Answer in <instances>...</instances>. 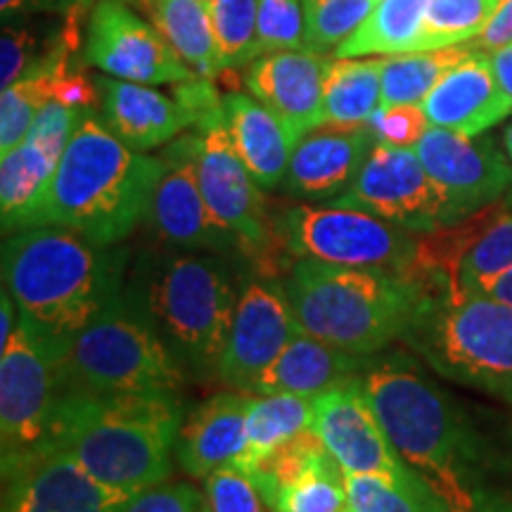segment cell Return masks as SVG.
Returning a JSON list of instances; mask_svg holds the SVG:
<instances>
[{
    "mask_svg": "<svg viewBox=\"0 0 512 512\" xmlns=\"http://www.w3.org/2000/svg\"><path fill=\"white\" fill-rule=\"evenodd\" d=\"M418 356L384 349L361 382L403 463L448 512H512V420L467 403Z\"/></svg>",
    "mask_w": 512,
    "mask_h": 512,
    "instance_id": "1",
    "label": "cell"
},
{
    "mask_svg": "<svg viewBox=\"0 0 512 512\" xmlns=\"http://www.w3.org/2000/svg\"><path fill=\"white\" fill-rule=\"evenodd\" d=\"M126 252L62 226H31L3 240V285L46 337L57 361L126 287ZM60 366V363H57Z\"/></svg>",
    "mask_w": 512,
    "mask_h": 512,
    "instance_id": "2",
    "label": "cell"
},
{
    "mask_svg": "<svg viewBox=\"0 0 512 512\" xmlns=\"http://www.w3.org/2000/svg\"><path fill=\"white\" fill-rule=\"evenodd\" d=\"M183 418L178 394L60 392L38 446L72 453L98 482L138 496L169 482Z\"/></svg>",
    "mask_w": 512,
    "mask_h": 512,
    "instance_id": "3",
    "label": "cell"
},
{
    "mask_svg": "<svg viewBox=\"0 0 512 512\" xmlns=\"http://www.w3.org/2000/svg\"><path fill=\"white\" fill-rule=\"evenodd\" d=\"M162 174V157L121 143L95 110H86L27 228L62 226L112 247L147 219Z\"/></svg>",
    "mask_w": 512,
    "mask_h": 512,
    "instance_id": "4",
    "label": "cell"
},
{
    "mask_svg": "<svg viewBox=\"0 0 512 512\" xmlns=\"http://www.w3.org/2000/svg\"><path fill=\"white\" fill-rule=\"evenodd\" d=\"M126 292L150 318L185 373L219 377L238 292L219 254L200 249L147 252Z\"/></svg>",
    "mask_w": 512,
    "mask_h": 512,
    "instance_id": "5",
    "label": "cell"
},
{
    "mask_svg": "<svg viewBox=\"0 0 512 512\" xmlns=\"http://www.w3.org/2000/svg\"><path fill=\"white\" fill-rule=\"evenodd\" d=\"M299 325L356 356L401 342L430 292L415 278L297 259L283 283Z\"/></svg>",
    "mask_w": 512,
    "mask_h": 512,
    "instance_id": "6",
    "label": "cell"
},
{
    "mask_svg": "<svg viewBox=\"0 0 512 512\" xmlns=\"http://www.w3.org/2000/svg\"><path fill=\"white\" fill-rule=\"evenodd\" d=\"M444 377L512 408V306L477 292L430 294L401 339Z\"/></svg>",
    "mask_w": 512,
    "mask_h": 512,
    "instance_id": "7",
    "label": "cell"
},
{
    "mask_svg": "<svg viewBox=\"0 0 512 512\" xmlns=\"http://www.w3.org/2000/svg\"><path fill=\"white\" fill-rule=\"evenodd\" d=\"M60 392L178 394L185 370L124 292L83 328L57 366Z\"/></svg>",
    "mask_w": 512,
    "mask_h": 512,
    "instance_id": "8",
    "label": "cell"
},
{
    "mask_svg": "<svg viewBox=\"0 0 512 512\" xmlns=\"http://www.w3.org/2000/svg\"><path fill=\"white\" fill-rule=\"evenodd\" d=\"M283 240L294 259L366 268L413 278L420 235L354 207L297 204L280 221Z\"/></svg>",
    "mask_w": 512,
    "mask_h": 512,
    "instance_id": "9",
    "label": "cell"
},
{
    "mask_svg": "<svg viewBox=\"0 0 512 512\" xmlns=\"http://www.w3.org/2000/svg\"><path fill=\"white\" fill-rule=\"evenodd\" d=\"M57 354L27 318L0 347V448L3 465L46 439L60 399Z\"/></svg>",
    "mask_w": 512,
    "mask_h": 512,
    "instance_id": "10",
    "label": "cell"
},
{
    "mask_svg": "<svg viewBox=\"0 0 512 512\" xmlns=\"http://www.w3.org/2000/svg\"><path fill=\"white\" fill-rule=\"evenodd\" d=\"M330 204L370 211L415 235L465 221L446 192L427 174L413 147L375 143L354 185Z\"/></svg>",
    "mask_w": 512,
    "mask_h": 512,
    "instance_id": "11",
    "label": "cell"
},
{
    "mask_svg": "<svg viewBox=\"0 0 512 512\" xmlns=\"http://www.w3.org/2000/svg\"><path fill=\"white\" fill-rule=\"evenodd\" d=\"M313 432L349 475L384 477L406 489L427 486L401 460L361 375L313 396Z\"/></svg>",
    "mask_w": 512,
    "mask_h": 512,
    "instance_id": "12",
    "label": "cell"
},
{
    "mask_svg": "<svg viewBox=\"0 0 512 512\" xmlns=\"http://www.w3.org/2000/svg\"><path fill=\"white\" fill-rule=\"evenodd\" d=\"M83 64L112 79L176 86L197 79L155 24L119 0H98L88 17Z\"/></svg>",
    "mask_w": 512,
    "mask_h": 512,
    "instance_id": "13",
    "label": "cell"
},
{
    "mask_svg": "<svg viewBox=\"0 0 512 512\" xmlns=\"http://www.w3.org/2000/svg\"><path fill=\"white\" fill-rule=\"evenodd\" d=\"M131 498L60 448L38 446L3 465V512H121Z\"/></svg>",
    "mask_w": 512,
    "mask_h": 512,
    "instance_id": "14",
    "label": "cell"
},
{
    "mask_svg": "<svg viewBox=\"0 0 512 512\" xmlns=\"http://www.w3.org/2000/svg\"><path fill=\"white\" fill-rule=\"evenodd\" d=\"M197 178L216 219L238 235L242 249H264L271 242L264 188L254 181L230 140L223 107L195 126Z\"/></svg>",
    "mask_w": 512,
    "mask_h": 512,
    "instance_id": "15",
    "label": "cell"
},
{
    "mask_svg": "<svg viewBox=\"0 0 512 512\" xmlns=\"http://www.w3.org/2000/svg\"><path fill=\"white\" fill-rule=\"evenodd\" d=\"M164 174L152 195L147 223L166 247L228 252L242 247L238 235L204 200L197 178V133L181 136L164 152Z\"/></svg>",
    "mask_w": 512,
    "mask_h": 512,
    "instance_id": "16",
    "label": "cell"
},
{
    "mask_svg": "<svg viewBox=\"0 0 512 512\" xmlns=\"http://www.w3.org/2000/svg\"><path fill=\"white\" fill-rule=\"evenodd\" d=\"M413 150L463 219L508 195L512 166L503 143L486 133L460 136L432 126Z\"/></svg>",
    "mask_w": 512,
    "mask_h": 512,
    "instance_id": "17",
    "label": "cell"
},
{
    "mask_svg": "<svg viewBox=\"0 0 512 512\" xmlns=\"http://www.w3.org/2000/svg\"><path fill=\"white\" fill-rule=\"evenodd\" d=\"M302 325L294 316L283 287L249 278L242 283L233 325L223 351L219 377L238 392H254V384L283 354Z\"/></svg>",
    "mask_w": 512,
    "mask_h": 512,
    "instance_id": "18",
    "label": "cell"
},
{
    "mask_svg": "<svg viewBox=\"0 0 512 512\" xmlns=\"http://www.w3.org/2000/svg\"><path fill=\"white\" fill-rule=\"evenodd\" d=\"M79 114L57 100L48 102L27 138L0 157V219L5 235L27 228L34 211L41 207Z\"/></svg>",
    "mask_w": 512,
    "mask_h": 512,
    "instance_id": "19",
    "label": "cell"
},
{
    "mask_svg": "<svg viewBox=\"0 0 512 512\" xmlns=\"http://www.w3.org/2000/svg\"><path fill=\"white\" fill-rule=\"evenodd\" d=\"M330 62L328 55L309 48L275 50L249 62L242 81L247 93L278 114L299 140L323 126V93Z\"/></svg>",
    "mask_w": 512,
    "mask_h": 512,
    "instance_id": "20",
    "label": "cell"
},
{
    "mask_svg": "<svg viewBox=\"0 0 512 512\" xmlns=\"http://www.w3.org/2000/svg\"><path fill=\"white\" fill-rule=\"evenodd\" d=\"M373 147L368 126L313 128L294 145L283 188L306 202H335L354 185Z\"/></svg>",
    "mask_w": 512,
    "mask_h": 512,
    "instance_id": "21",
    "label": "cell"
},
{
    "mask_svg": "<svg viewBox=\"0 0 512 512\" xmlns=\"http://www.w3.org/2000/svg\"><path fill=\"white\" fill-rule=\"evenodd\" d=\"M100 117L121 143L138 152L155 150L195 126L197 117L176 91L166 95L155 86L95 76Z\"/></svg>",
    "mask_w": 512,
    "mask_h": 512,
    "instance_id": "22",
    "label": "cell"
},
{
    "mask_svg": "<svg viewBox=\"0 0 512 512\" xmlns=\"http://www.w3.org/2000/svg\"><path fill=\"white\" fill-rule=\"evenodd\" d=\"M422 110L432 126L460 136H482L510 117L512 98L498 83L489 55L472 50L422 100Z\"/></svg>",
    "mask_w": 512,
    "mask_h": 512,
    "instance_id": "23",
    "label": "cell"
},
{
    "mask_svg": "<svg viewBox=\"0 0 512 512\" xmlns=\"http://www.w3.org/2000/svg\"><path fill=\"white\" fill-rule=\"evenodd\" d=\"M95 8V5H93ZM93 10L69 15H29L3 22L0 34V86L55 64L83 62L88 17Z\"/></svg>",
    "mask_w": 512,
    "mask_h": 512,
    "instance_id": "24",
    "label": "cell"
},
{
    "mask_svg": "<svg viewBox=\"0 0 512 512\" xmlns=\"http://www.w3.org/2000/svg\"><path fill=\"white\" fill-rule=\"evenodd\" d=\"M247 392H223L185 415L176 441V463L185 475L207 479L223 465H235L247 448Z\"/></svg>",
    "mask_w": 512,
    "mask_h": 512,
    "instance_id": "25",
    "label": "cell"
},
{
    "mask_svg": "<svg viewBox=\"0 0 512 512\" xmlns=\"http://www.w3.org/2000/svg\"><path fill=\"white\" fill-rule=\"evenodd\" d=\"M223 119L254 181L264 190L283 185L294 145L299 143L285 121L254 95L238 91L223 95Z\"/></svg>",
    "mask_w": 512,
    "mask_h": 512,
    "instance_id": "26",
    "label": "cell"
},
{
    "mask_svg": "<svg viewBox=\"0 0 512 512\" xmlns=\"http://www.w3.org/2000/svg\"><path fill=\"white\" fill-rule=\"evenodd\" d=\"M366 358L330 347L299 328L283 354L256 380L252 394H299L313 399L325 389L361 375Z\"/></svg>",
    "mask_w": 512,
    "mask_h": 512,
    "instance_id": "27",
    "label": "cell"
},
{
    "mask_svg": "<svg viewBox=\"0 0 512 512\" xmlns=\"http://www.w3.org/2000/svg\"><path fill=\"white\" fill-rule=\"evenodd\" d=\"M460 230L463 252L453 268L451 287L437 294L475 292L484 280L512 268V211L503 200L460 221Z\"/></svg>",
    "mask_w": 512,
    "mask_h": 512,
    "instance_id": "28",
    "label": "cell"
},
{
    "mask_svg": "<svg viewBox=\"0 0 512 512\" xmlns=\"http://www.w3.org/2000/svg\"><path fill=\"white\" fill-rule=\"evenodd\" d=\"M313 430V399L299 394H249L247 403V448L235 465L254 472L268 458Z\"/></svg>",
    "mask_w": 512,
    "mask_h": 512,
    "instance_id": "29",
    "label": "cell"
},
{
    "mask_svg": "<svg viewBox=\"0 0 512 512\" xmlns=\"http://www.w3.org/2000/svg\"><path fill=\"white\" fill-rule=\"evenodd\" d=\"M382 105V57H335L325 76L323 124L366 126Z\"/></svg>",
    "mask_w": 512,
    "mask_h": 512,
    "instance_id": "30",
    "label": "cell"
},
{
    "mask_svg": "<svg viewBox=\"0 0 512 512\" xmlns=\"http://www.w3.org/2000/svg\"><path fill=\"white\" fill-rule=\"evenodd\" d=\"M140 15L150 19L183 62L204 79L223 74L209 8L200 0H147Z\"/></svg>",
    "mask_w": 512,
    "mask_h": 512,
    "instance_id": "31",
    "label": "cell"
},
{
    "mask_svg": "<svg viewBox=\"0 0 512 512\" xmlns=\"http://www.w3.org/2000/svg\"><path fill=\"white\" fill-rule=\"evenodd\" d=\"M430 0H377L366 22L335 50V57H387L420 46Z\"/></svg>",
    "mask_w": 512,
    "mask_h": 512,
    "instance_id": "32",
    "label": "cell"
},
{
    "mask_svg": "<svg viewBox=\"0 0 512 512\" xmlns=\"http://www.w3.org/2000/svg\"><path fill=\"white\" fill-rule=\"evenodd\" d=\"M470 55V46H451L382 57V105H422L437 83Z\"/></svg>",
    "mask_w": 512,
    "mask_h": 512,
    "instance_id": "33",
    "label": "cell"
},
{
    "mask_svg": "<svg viewBox=\"0 0 512 512\" xmlns=\"http://www.w3.org/2000/svg\"><path fill=\"white\" fill-rule=\"evenodd\" d=\"M74 64L46 67L3 88V95H0V157L8 155L10 150H15L27 138L43 107L55 100V86L60 74L67 67H74Z\"/></svg>",
    "mask_w": 512,
    "mask_h": 512,
    "instance_id": "34",
    "label": "cell"
},
{
    "mask_svg": "<svg viewBox=\"0 0 512 512\" xmlns=\"http://www.w3.org/2000/svg\"><path fill=\"white\" fill-rule=\"evenodd\" d=\"M275 512H344L349 510L344 470L330 451L320 453L304 475L278 486L271 496Z\"/></svg>",
    "mask_w": 512,
    "mask_h": 512,
    "instance_id": "35",
    "label": "cell"
},
{
    "mask_svg": "<svg viewBox=\"0 0 512 512\" xmlns=\"http://www.w3.org/2000/svg\"><path fill=\"white\" fill-rule=\"evenodd\" d=\"M501 0H430L418 50L467 46L486 29Z\"/></svg>",
    "mask_w": 512,
    "mask_h": 512,
    "instance_id": "36",
    "label": "cell"
},
{
    "mask_svg": "<svg viewBox=\"0 0 512 512\" xmlns=\"http://www.w3.org/2000/svg\"><path fill=\"white\" fill-rule=\"evenodd\" d=\"M221 72L247 67L264 55L259 41V5L256 0H214L209 5Z\"/></svg>",
    "mask_w": 512,
    "mask_h": 512,
    "instance_id": "37",
    "label": "cell"
},
{
    "mask_svg": "<svg viewBox=\"0 0 512 512\" xmlns=\"http://www.w3.org/2000/svg\"><path fill=\"white\" fill-rule=\"evenodd\" d=\"M377 0H304V48L335 55L347 38L366 22Z\"/></svg>",
    "mask_w": 512,
    "mask_h": 512,
    "instance_id": "38",
    "label": "cell"
},
{
    "mask_svg": "<svg viewBox=\"0 0 512 512\" xmlns=\"http://www.w3.org/2000/svg\"><path fill=\"white\" fill-rule=\"evenodd\" d=\"M349 508L354 512H448L432 489H406L384 477L344 472Z\"/></svg>",
    "mask_w": 512,
    "mask_h": 512,
    "instance_id": "39",
    "label": "cell"
},
{
    "mask_svg": "<svg viewBox=\"0 0 512 512\" xmlns=\"http://www.w3.org/2000/svg\"><path fill=\"white\" fill-rule=\"evenodd\" d=\"M207 512H275L264 491L238 465H223L204 479Z\"/></svg>",
    "mask_w": 512,
    "mask_h": 512,
    "instance_id": "40",
    "label": "cell"
},
{
    "mask_svg": "<svg viewBox=\"0 0 512 512\" xmlns=\"http://www.w3.org/2000/svg\"><path fill=\"white\" fill-rule=\"evenodd\" d=\"M259 41L264 53L304 48V0H256Z\"/></svg>",
    "mask_w": 512,
    "mask_h": 512,
    "instance_id": "41",
    "label": "cell"
},
{
    "mask_svg": "<svg viewBox=\"0 0 512 512\" xmlns=\"http://www.w3.org/2000/svg\"><path fill=\"white\" fill-rule=\"evenodd\" d=\"M366 126L375 143L392 147H415L432 128L422 105H380Z\"/></svg>",
    "mask_w": 512,
    "mask_h": 512,
    "instance_id": "42",
    "label": "cell"
},
{
    "mask_svg": "<svg viewBox=\"0 0 512 512\" xmlns=\"http://www.w3.org/2000/svg\"><path fill=\"white\" fill-rule=\"evenodd\" d=\"M204 496L192 484L164 482L133 496L121 512H202Z\"/></svg>",
    "mask_w": 512,
    "mask_h": 512,
    "instance_id": "43",
    "label": "cell"
},
{
    "mask_svg": "<svg viewBox=\"0 0 512 512\" xmlns=\"http://www.w3.org/2000/svg\"><path fill=\"white\" fill-rule=\"evenodd\" d=\"M98 0H0L3 22L29 15H69L76 10H93Z\"/></svg>",
    "mask_w": 512,
    "mask_h": 512,
    "instance_id": "44",
    "label": "cell"
},
{
    "mask_svg": "<svg viewBox=\"0 0 512 512\" xmlns=\"http://www.w3.org/2000/svg\"><path fill=\"white\" fill-rule=\"evenodd\" d=\"M512 43V0H501L498 3L496 15L491 17V22L486 24V29L479 34L475 41L467 43L472 50H479V53H496L505 46Z\"/></svg>",
    "mask_w": 512,
    "mask_h": 512,
    "instance_id": "45",
    "label": "cell"
},
{
    "mask_svg": "<svg viewBox=\"0 0 512 512\" xmlns=\"http://www.w3.org/2000/svg\"><path fill=\"white\" fill-rule=\"evenodd\" d=\"M475 292L512 306V268H510V271L501 273V275H496V278L484 280V283L479 285Z\"/></svg>",
    "mask_w": 512,
    "mask_h": 512,
    "instance_id": "46",
    "label": "cell"
},
{
    "mask_svg": "<svg viewBox=\"0 0 512 512\" xmlns=\"http://www.w3.org/2000/svg\"><path fill=\"white\" fill-rule=\"evenodd\" d=\"M489 62L491 67H494V74L498 83H501V88L512 98V43L501 50H496V53H491Z\"/></svg>",
    "mask_w": 512,
    "mask_h": 512,
    "instance_id": "47",
    "label": "cell"
},
{
    "mask_svg": "<svg viewBox=\"0 0 512 512\" xmlns=\"http://www.w3.org/2000/svg\"><path fill=\"white\" fill-rule=\"evenodd\" d=\"M501 143H503V147H505V155H508V162H510V166H512V121H510L508 126H505V131H503V138H501ZM503 202L508 204V207L512 209V185H510L508 195L503 197Z\"/></svg>",
    "mask_w": 512,
    "mask_h": 512,
    "instance_id": "48",
    "label": "cell"
},
{
    "mask_svg": "<svg viewBox=\"0 0 512 512\" xmlns=\"http://www.w3.org/2000/svg\"><path fill=\"white\" fill-rule=\"evenodd\" d=\"M119 3H124V5H131L133 10L143 12V8H145V3H147V0H119Z\"/></svg>",
    "mask_w": 512,
    "mask_h": 512,
    "instance_id": "49",
    "label": "cell"
},
{
    "mask_svg": "<svg viewBox=\"0 0 512 512\" xmlns=\"http://www.w3.org/2000/svg\"><path fill=\"white\" fill-rule=\"evenodd\" d=\"M200 3H204V5H207V8H209V5L214 3V0H200Z\"/></svg>",
    "mask_w": 512,
    "mask_h": 512,
    "instance_id": "50",
    "label": "cell"
},
{
    "mask_svg": "<svg viewBox=\"0 0 512 512\" xmlns=\"http://www.w3.org/2000/svg\"><path fill=\"white\" fill-rule=\"evenodd\" d=\"M202 512H207V505H204V508H202Z\"/></svg>",
    "mask_w": 512,
    "mask_h": 512,
    "instance_id": "51",
    "label": "cell"
},
{
    "mask_svg": "<svg viewBox=\"0 0 512 512\" xmlns=\"http://www.w3.org/2000/svg\"><path fill=\"white\" fill-rule=\"evenodd\" d=\"M344 512H354V510H351V508H349V510H344Z\"/></svg>",
    "mask_w": 512,
    "mask_h": 512,
    "instance_id": "52",
    "label": "cell"
}]
</instances>
